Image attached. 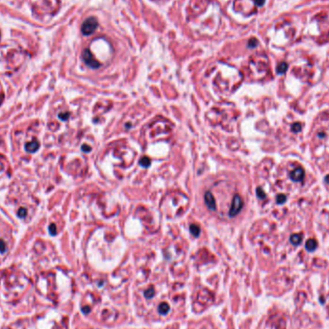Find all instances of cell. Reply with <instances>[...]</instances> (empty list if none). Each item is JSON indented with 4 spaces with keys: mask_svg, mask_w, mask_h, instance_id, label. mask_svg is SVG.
Returning a JSON list of instances; mask_svg holds the SVG:
<instances>
[{
    "mask_svg": "<svg viewBox=\"0 0 329 329\" xmlns=\"http://www.w3.org/2000/svg\"><path fill=\"white\" fill-rule=\"evenodd\" d=\"M81 148H82V150H83L84 152H87V153L91 151V146H89V145H87V144H83Z\"/></svg>",
    "mask_w": 329,
    "mask_h": 329,
    "instance_id": "cb8c5ba5",
    "label": "cell"
},
{
    "mask_svg": "<svg viewBox=\"0 0 329 329\" xmlns=\"http://www.w3.org/2000/svg\"><path fill=\"white\" fill-rule=\"evenodd\" d=\"M25 150L27 152H30V153H35L38 151V149L40 148V143L38 141H31V143H28L25 144L24 146Z\"/></svg>",
    "mask_w": 329,
    "mask_h": 329,
    "instance_id": "ba28073f",
    "label": "cell"
},
{
    "mask_svg": "<svg viewBox=\"0 0 329 329\" xmlns=\"http://www.w3.org/2000/svg\"><path fill=\"white\" fill-rule=\"evenodd\" d=\"M7 250V245L3 240H0V253H5Z\"/></svg>",
    "mask_w": 329,
    "mask_h": 329,
    "instance_id": "d6986e66",
    "label": "cell"
},
{
    "mask_svg": "<svg viewBox=\"0 0 329 329\" xmlns=\"http://www.w3.org/2000/svg\"><path fill=\"white\" fill-rule=\"evenodd\" d=\"M290 241L294 245H297L299 244L300 242L302 241V236L300 235V234H293L291 237H290Z\"/></svg>",
    "mask_w": 329,
    "mask_h": 329,
    "instance_id": "8fae6325",
    "label": "cell"
},
{
    "mask_svg": "<svg viewBox=\"0 0 329 329\" xmlns=\"http://www.w3.org/2000/svg\"><path fill=\"white\" fill-rule=\"evenodd\" d=\"M58 117L60 118L61 120H68V118L69 117V113H61V114L58 115Z\"/></svg>",
    "mask_w": 329,
    "mask_h": 329,
    "instance_id": "ffe728a7",
    "label": "cell"
},
{
    "mask_svg": "<svg viewBox=\"0 0 329 329\" xmlns=\"http://www.w3.org/2000/svg\"><path fill=\"white\" fill-rule=\"evenodd\" d=\"M82 58H83V61L85 62L86 65L88 66H89V68H98L101 66L100 63L98 62L97 60L94 59V57L92 56L91 52L89 51V49H85V50L83 51Z\"/></svg>",
    "mask_w": 329,
    "mask_h": 329,
    "instance_id": "277c9868",
    "label": "cell"
},
{
    "mask_svg": "<svg viewBox=\"0 0 329 329\" xmlns=\"http://www.w3.org/2000/svg\"><path fill=\"white\" fill-rule=\"evenodd\" d=\"M26 216H27V210H26V208H19L18 211H17V216L20 218H24Z\"/></svg>",
    "mask_w": 329,
    "mask_h": 329,
    "instance_id": "2e32d148",
    "label": "cell"
},
{
    "mask_svg": "<svg viewBox=\"0 0 329 329\" xmlns=\"http://www.w3.org/2000/svg\"><path fill=\"white\" fill-rule=\"evenodd\" d=\"M304 169H302V167H296V169H294L293 171L291 172L290 174V177L293 181H296V182H298V181H301L303 178H304Z\"/></svg>",
    "mask_w": 329,
    "mask_h": 329,
    "instance_id": "52a82bcc",
    "label": "cell"
},
{
    "mask_svg": "<svg viewBox=\"0 0 329 329\" xmlns=\"http://www.w3.org/2000/svg\"><path fill=\"white\" fill-rule=\"evenodd\" d=\"M242 206H244V203H242V199L239 195H234L233 200H232V204H231V208H230V212H229V216H235L236 215H238L240 213V211L242 210Z\"/></svg>",
    "mask_w": 329,
    "mask_h": 329,
    "instance_id": "5b68a950",
    "label": "cell"
},
{
    "mask_svg": "<svg viewBox=\"0 0 329 329\" xmlns=\"http://www.w3.org/2000/svg\"><path fill=\"white\" fill-rule=\"evenodd\" d=\"M154 294H155V291H154V288L152 287L148 288L144 291V296H145L146 298H152V297L154 296Z\"/></svg>",
    "mask_w": 329,
    "mask_h": 329,
    "instance_id": "9a60e30c",
    "label": "cell"
},
{
    "mask_svg": "<svg viewBox=\"0 0 329 329\" xmlns=\"http://www.w3.org/2000/svg\"><path fill=\"white\" fill-rule=\"evenodd\" d=\"M287 69H288V63H285V62H282V63H279L278 66H277V73L283 74L287 71Z\"/></svg>",
    "mask_w": 329,
    "mask_h": 329,
    "instance_id": "4fadbf2b",
    "label": "cell"
},
{
    "mask_svg": "<svg viewBox=\"0 0 329 329\" xmlns=\"http://www.w3.org/2000/svg\"><path fill=\"white\" fill-rule=\"evenodd\" d=\"M82 312H83L84 314H86V315L89 314V312H91V308H89V306H85V307L82 308Z\"/></svg>",
    "mask_w": 329,
    "mask_h": 329,
    "instance_id": "484cf974",
    "label": "cell"
},
{
    "mask_svg": "<svg viewBox=\"0 0 329 329\" xmlns=\"http://www.w3.org/2000/svg\"><path fill=\"white\" fill-rule=\"evenodd\" d=\"M190 231L193 237H198L199 234H200V227L196 224H190Z\"/></svg>",
    "mask_w": 329,
    "mask_h": 329,
    "instance_id": "7c38bea8",
    "label": "cell"
},
{
    "mask_svg": "<svg viewBox=\"0 0 329 329\" xmlns=\"http://www.w3.org/2000/svg\"><path fill=\"white\" fill-rule=\"evenodd\" d=\"M276 201H277V203H278V204L284 203V202L286 201V196L284 195H279L278 196H277Z\"/></svg>",
    "mask_w": 329,
    "mask_h": 329,
    "instance_id": "603a6c76",
    "label": "cell"
},
{
    "mask_svg": "<svg viewBox=\"0 0 329 329\" xmlns=\"http://www.w3.org/2000/svg\"><path fill=\"white\" fill-rule=\"evenodd\" d=\"M300 129H301V124L299 122H296L291 125V130H293L294 132H298L300 131Z\"/></svg>",
    "mask_w": 329,
    "mask_h": 329,
    "instance_id": "44dd1931",
    "label": "cell"
},
{
    "mask_svg": "<svg viewBox=\"0 0 329 329\" xmlns=\"http://www.w3.org/2000/svg\"><path fill=\"white\" fill-rule=\"evenodd\" d=\"M98 22L95 17H89L83 22L82 27H81V31L84 35H91L95 31L97 28Z\"/></svg>",
    "mask_w": 329,
    "mask_h": 329,
    "instance_id": "3957f363",
    "label": "cell"
},
{
    "mask_svg": "<svg viewBox=\"0 0 329 329\" xmlns=\"http://www.w3.org/2000/svg\"><path fill=\"white\" fill-rule=\"evenodd\" d=\"M256 193H257V195H258L259 198H265L266 197V193H265L264 190L261 189V188H258V189H257Z\"/></svg>",
    "mask_w": 329,
    "mask_h": 329,
    "instance_id": "7402d4cb",
    "label": "cell"
},
{
    "mask_svg": "<svg viewBox=\"0 0 329 329\" xmlns=\"http://www.w3.org/2000/svg\"><path fill=\"white\" fill-rule=\"evenodd\" d=\"M317 242L313 239H309L307 242H306L305 247L308 251H314L317 248Z\"/></svg>",
    "mask_w": 329,
    "mask_h": 329,
    "instance_id": "30bf717a",
    "label": "cell"
},
{
    "mask_svg": "<svg viewBox=\"0 0 329 329\" xmlns=\"http://www.w3.org/2000/svg\"><path fill=\"white\" fill-rule=\"evenodd\" d=\"M204 200H205V204H206V206L209 208L210 210L215 211L216 209L215 197H214L213 193L211 192H205Z\"/></svg>",
    "mask_w": 329,
    "mask_h": 329,
    "instance_id": "8992f818",
    "label": "cell"
},
{
    "mask_svg": "<svg viewBox=\"0 0 329 329\" xmlns=\"http://www.w3.org/2000/svg\"><path fill=\"white\" fill-rule=\"evenodd\" d=\"M150 163H151V162H150L149 158H147V157L141 158V160H140V162H139V164H140L141 166L143 167H148L150 166Z\"/></svg>",
    "mask_w": 329,
    "mask_h": 329,
    "instance_id": "5bb4252c",
    "label": "cell"
},
{
    "mask_svg": "<svg viewBox=\"0 0 329 329\" xmlns=\"http://www.w3.org/2000/svg\"><path fill=\"white\" fill-rule=\"evenodd\" d=\"M48 231H49V234H50L51 236H55L57 234V228H56V225L54 223H52L49 225L48 227Z\"/></svg>",
    "mask_w": 329,
    "mask_h": 329,
    "instance_id": "e0dca14e",
    "label": "cell"
},
{
    "mask_svg": "<svg viewBox=\"0 0 329 329\" xmlns=\"http://www.w3.org/2000/svg\"><path fill=\"white\" fill-rule=\"evenodd\" d=\"M257 44H258V40H257L256 39H254V38L249 40V42H248V47H250V48L256 47Z\"/></svg>",
    "mask_w": 329,
    "mask_h": 329,
    "instance_id": "ac0fdd59",
    "label": "cell"
},
{
    "mask_svg": "<svg viewBox=\"0 0 329 329\" xmlns=\"http://www.w3.org/2000/svg\"><path fill=\"white\" fill-rule=\"evenodd\" d=\"M308 35L319 44L329 40V17L325 12L315 14L308 25Z\"/></svg>",
    "mask_w": 329,
    "mask_h": 329,
    "instance_id": "6da1fadb",
    "label": "cell"
},
{
    "mask_svg": "<svg viewBox=\"0 0 329 329\" xmlns=\"http://www.w3.org/2000/svg\"><path fill=\"white\" fill-rule=\"evenodd\" d=\"M265 1L266 0H254V4L258 6V7H262L265 4Z\"/></svg>",
    "mask_w": 329,
    "mask_h": 329,
    "instance_id": "d4e9b609",
    "label": "cell"
},
{
    "mask_svg": "<svg viewBox=\"0 0 329 329\" xmlns=\"http://www.w3.org/2000/svg\"><path fill=\"white\" fill-rule=\"evenodd\" d=\"M169 310H170V307H169V305L167 304V302H163V303H161V304L159 305L158 312L161 315H167L169 312Z\"/></svg>",
    "mask_w": 329,
    "mask_h": 329,
    "instance_id": "9c48e42d",
    "label": "cell"
},
{
    "mask_svg": "<svg viewBox=\"0 0 329 329\" xmlns=\"http://www.w3.org/2000/svg\"><path fill=\"white\" fill-rule=\"evenodd\" d=\"M296 29L294 23L290 19H282L274 26V42L281 44H289L294 42L296 38Z\"/></svg>",
    "mask_w": 329,
    "mask_h": 329,
    "instance_id": "7a4b0ae2",
    "label": "cell"
},
{
    "mask_svg": "<svg viewBox=\"0 0 329 329\" xmlns=\"http://www.w3.org/2000/svg\"><path fill=\"white\" fill-rule=\"evenodd\" d=\"M325 182H326V183H328V184H329V175H327V176H326V177H325Z\"/></svg>",
    "mask_w": 329,
    "mask_h": 329,
    "instance_id": "4316f807",
    "label": "cell"
}]
</instances>
